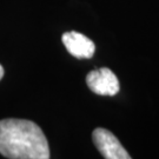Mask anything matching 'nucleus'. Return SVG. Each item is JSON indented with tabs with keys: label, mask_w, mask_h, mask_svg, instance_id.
Returning <instances> with one entry per match:
<instances>
[{
	"label": "nucleus",
	"mask_w": 159,
	"mask_h": 159,
	"mask_svg": "<svg viewBox=\"0 0 159 159\" xmlns=\"http://www.w3.org/2000/svg\"><path fill=\"white\" fill-rule=\"evenodd\" d=\"M93 143L98 148V151L106 159H130V154L127 153L123 145L120 144L118 138L112 132L106 129L98 127L92 133Z\"/></svg>",
	"instance_id": "3"
},
{
	"label": "nucleus",
	"mask_w": 159,
	"mask_h": 159,
	"mask_svg": "<svg viewBox=\"0 0 159 159\" xmlns=\"http://www.w3.org/2000/svg\"><path fill=\"white\" fill-rule=\"evenodd\" d=\"M86 84L92 92L104 97L116 96L120 89L117 75L107 67L91 71L86 75Z\"/></svg>",
	"instance_id": "2"
},
{
	"label": "nucleus",
	"mask_w": 159,
	"mask_h": 159,
	"mask_svg": "<svg viewBox=\"0 0 159 159\" xmlns=\"http://www.w3.org/2000/svg\"><path fill=\"white\" fill-rule=\"evenodd\" d=\"M4 73H5V72H4V67L0 65V80L2 79V77H4Z\"/></svg>",
	"instance_id": "5"
},
{
	"label": "nucleus",
	"mask_w": 159,
	"mask_h": 159,
	"mask_svg": "<svg viewBox=\"0 0 159 159\" xmlns=\"http://www.w3.org/2000/svg\"><path fill=\"white\" fill-rule=\"evenodd\" d=\"M0 154L10 159H48L50 146L43 130L26 119L0 120Z\"/></svg>",
	"instance_id": "1"
},
{
	"label": "nucleus",
	"mask_w": 159,
	"mask_h": 159,
	"mask_svg": "<svg viewBox=\"0 0 159 159\" xmlns=\"http://www.w3.org/2000/svg\"><path fill=\"white\" fill-rule=\"evenodd\" d=\"M61 41L68 53L78 59H90L96 52L94 43L86 35L75 31L65 32L61 37Z\"/></svg>",
	"instance_id": "4"
}]
</instances>
